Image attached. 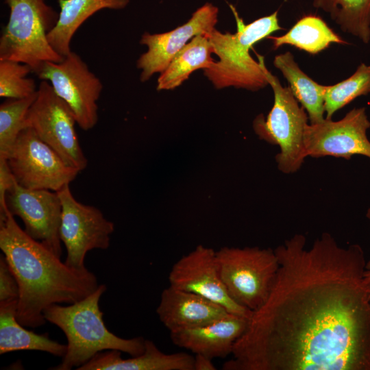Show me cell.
Here are the masks:
<instances>
[{"instance_id":"obj_1","label":"cell","mask_w":370,"mask_h":370,"mask_svg":"<svg viewBox=\"0 0 370 370\" xmlns=\"http://www.w3.org/2000/svg\"><path fill=\"white\" fill-rule=\"evenodd\" d=\"M295 234L275 249L279 267L224 370H370V282L358 245Z\"/></svg>"},{"instance_id":"obj_2","label":"cell","mask_w":370,"mask_h":370,"mask_svg":"<svg viewBox=\"0 0 370 370\" xmlns=\"http://www.w3.org/2000/svg\"><path fill=\"white\" fill-rule=\"evenodd\" d=\"M0 248L18 284L16 318L25 327L44 325L46 308L77 302L99 285L97 276L87 268L69 267L30 237L10 212L0 219Z\"/></svg>"},{"instance_id":"obj_3","label":"cell","mask_w":370,"mask_h":370,"mask_svg":"<svg viewBox=\"0 0 370 370\" xmlns=\"http://www.w3.org/2000/svg\"><path fill=\"white\" fill-rule=\"evenodd\" d=\"M106 289L105 284H100L77 302L68 306L53 304L44 310L46 321L61 329L67 339L66 354L59 365L50 369H77L97 353L106 350H119L131 356L144 352V338H123L106 326L99 304Z\"/></svg>"},{"instance_id":"obj_4","label":"cell","mask_w":370,"mask_h":370,"mask_svg":"<svg viewBox=\"0 0 370 370\" xmlns=\"http://www.w3.org/2000/svg\"><path fill=\"white\" fill-rule=\"evenodd\" d=\"M230 6L237 31L222 33L214 28L206 34L219 60L204 70V75L218 89L232 86L259 90L269 84L259 62L251 57L249 51L256 42L283 29L279 24L278 11L245 24L235 8Z\"/></svg>"},{"instance_id":"obj_5","label":"cell","mask_w":370,"mask_h":370,"mask_svg":"<svg viewBox=\"0 0 370 370\" xmlns=\"http://www.w3.org/2000/svg\"><path fill=\"white\" fill-rule=\"evenodd\" d=\"M10 8L7 25L0 37V60L29 65L36 74L47 62H60L58 53L47 40L59 14L45 0H5Z\"/></svg>"},{"instance_id":"obj_6","label":"cell","mask_w":370,"mask_h":370,"mask_svg":"<svg viewBox=\"0 0 370 370\" xmlns=\"http://www.w3.org/2000/svg\"><path fill=\"white\" fill-rule=\"evenodd\" d=\"M257 57L272 88L274 101L267 118L259 114L253 127L260 138L280 147V152L275 156L278 169L286 174L293 173L301 168L307 157L304 135L308 116L305 109L299 106L290 88L284 87L267 69L264 57L259 54Z\"/></svg>"},{"instance_id":"obj_7","label":"cell","mask_w":370,"mask_h":370,"mask_svg":"<svg viewBox=\"0 0 370 370\" xmlns=\"http://www.w3.org/2000/svg\"><path fill=\"white\" fill-rule=\"evenodd\" d=\"M221 279L230 297L252 312L268 299L279 264L274 249L224 247L216 251Z\"/></svg>"},{"instance_id":"obj_8","label":"cell","mask_w":370,"mask_h":370,"mask_svg":"<svg viewBox=\"0 0 370 370\" xmlns=\"http://www.w3.org/2000/svg\"><path fill=\"white\" fill-rule=\"evenodd\" d=\"M25 123L26 127L33 129L68 165L79 171L86 169L88 161L75 131L74 114L49 82L42 80L40 83Z\"/></svg>"},{"instance_id":"obj_9","label":"cell","mask_w":370,"mask_h":370,"mask_svg":"<svg viewBox=\"0 0 370 370\" xmlns=\"http://www.w3.org/2000/svg\"><path fill=\"white\" fill-rule=\"evenodd\" d=\"M7 162L17 184L29 189L58 192L80 172L68 165L31 127L19 134Z\"/></svg>"},{"instance_id":"obj_10","label":"cell","mask_w":370,"mask_h":370,"mask_svg":"<svg viewBox=\"0 0 370 370\" xmlns=\"http://www.w3.org/2000/svg\"><path fill=\"white\" fill-rule=\"evenodd\" d=\"M36 75L50 83L57 95L70 107L77 124L83 130L96 125L97 102L103 84L77 53L71 51L60 62H45Z\"/></svg>"},{"instance_id":"obj_11","label":"cell","mask_w":370,"mask_h":370,"mask_svg":"<svg viewBox=\"0 0 370 370\" xmlns=\"http://www.w3.org/2000/svg\"><path fill=\"white\" fill-rule=\"evenodd\" d=\"M57 193L62 202L59 234L66 249L64 262L73 269H84L89 251L109 247L114 225L97 208L78 201L69 184Z\"/></svg>"},{"instance_id":"obj_12","label":"cell","mask_w":370,"mask_h":370,"mask_svg":"<svg viewBox=\"0 0 370 370\" xmlns=\"http://www.w3.org/2000/svg\"><path fill=\"white\" fill-rule=\"evenodd\" d=\"M370 127L365 108H354L339 121L325 119L306 127L304 143L306 156H333L349 160L354 155L370 158Z\"/></svg>"},{"instance_id":"obj_13","label":"cell","mask_w":370,"mask_h":370,"mask_svg":"<svg viewBox=\"0 0 370 370\" xmlns=\"http://www.w3.org/2000/svg\"><path fill=\"white\" fill-rule=\"evenodd\" d=\"M6 204L11 214L21 219L30 237L61 257L62 202L57 192L29 189L15 182L7 193Z\"/></svg>"},{"instance_id":"obj_14","label":"cell","mask_w":370,"mask_h":370,"mask_svg":"<svg viewBox=\"0 0 370 370\" xmlns=\"http://www.w3.org/2000/svg\"><path fill=\"white\" fill-rule=\"evenodd\" d=\"M169 286L211 300L230 313L249 319L252 311L238 304L229 295L221 279L216 251L204 245L180 258L169 274Z\"/></svg>"},{"instance_id":"obj_15","label":"cell","mask_w":370,"mask_h":370,"mask_svg":"<svg viewBox=\"0 0 370 370\" xmlns=\"http://www.w3.org/2000/svg\"><path fill=\"white\" fill-rule=\"evenodd\" d=\"M219 9L210 3L199 8L190 18L175 29L161 34L145 32L140 40L147 51L137 60L141 70L140 80L146 82L156 73H162L175 56L199 34H206L215 28Z\"/></svg>"},{"instance_id":"obj_16","label":"cell","mask_w":370,"mask_h":370,"mask_svg":"<svg viewBox=\"0 0 370 370\" xmlns=\"http://www.w3.org/2000/svg\"><path fill=\"white\" fill-rule=\"evenodd\" d=\"M156 313L170 333L199 327L231 314L201 295L171 286L162 291Z\"/></svg>"},{"instance_id":"obj_17","label":"cell","mask_w":370,"mask_h":370,"mask_svg":"<svg viewBox=\"0 0 370 370\" xmlns=\"http://www.w3.org/2000/svg\"><path fill=\"white\" fill-rule=\"evenodd\" d=\"M249 319L230 314L210 323L171 332L176 346L212 359L232 354L234 345L247 329Z\"/></svg>"},{"instance_id":"obj_18","label":"cell","mask_w":370,"mask_h":370,"mask_svg":"<svg viewBox=\"0 0 370 370\" xmlns=\"http://www.w3.org/2000/svg\"><path fill=\"white\" fill-rule=\"evenodd\" d=\"M194 356L186 352L166 354L150 340L145 339L144 352L123 359L121 352L97 353L78 370H194Z\"/></svg>"},{"instance_id":"obj_19","label":"cell","mask_w":370,"mask_h":370,"mask_svg":"<svg viewBox=\"0 0 370 370\" xmlns=\"http://www.w3.org/2000/svg\"><path fill=\"white\" fill-rule=\"evenodd\" d=\"M60 7L58 21L48 33L51 47L63 57L71 51V42L78 28L90 16L103 9L125 8L130 0H58Z\"/></svg>"},{"instance_id":"obj_20","label":"cell","mask_w":370,"mask_h":370,"mask_svg":"<svg viewBox=\"0 0 370 370\" xmlns=\"http://www.w3.org/2000/svg\"><path fill=\"white\" fill-rule=\"evenodd\" d=\"M18 300L0 303V354L34 350L64 357L67 346L51 340L47 333L36 334L26 330L16 318Z\"/></svg>"},{"instance_id":"obj_21","label":"cell","mask_w":370,"mask_h":370,"mask_svg":"<svg viewBox=\"0 0 370 370\" xmlns=\"http://www.w3.org/2000/svg\"><path fill=\"white\" fill-rule=\"evenodd\" d=\"M273 65L286 79L294 97L307 112L310 123L323 121L325 119L324 85L308 77L299 68L289 51L275 56Z\"/></svg>"},{"instance_id":"obj_22","label":"cell","mask_w":370,"mask_h":370,"mask_svg":"<svg viewBox=\"0 0 370 370\" xmlns=\"http://www.w3.org/2000/svg\"><path fill=\"white\" fill-rule=\"evenodd\" d=\"M213 49L206 34L193 38L173 58L158 79V90H172L188 79L195 71L209 68L214 60Z\"/></svg>"},{"instance_id":"obj_23","label":"cell","mask_w":370,"mask_h":370,"mask_svg":"<svg viewBox=\"0 0 370 370\" xmlns=\"http://www.w3.org/2000/svg\"><path fill=\"white\" fill-rule=\"evenodd\" d=\"M268 38L275 49L290 45L312 55L323 51L332 43L347 44L321 17L312 14L301 17L284 35Z\"/></svg>"},{"instance_id":"obj_24","label":"cell","mask_w":370,"mask_h":370,"mask_svg":"<svg viewBox=\"0 0 370 370\" xmlns=\"http://www.w3.org/2000/svg\"><path fill=\"white\" fill-rule=\"evenodd\" d=\"M312 5L328 13L344 32L370 41V0H313Z\"/></svg>"},{"instance_id":"obj_25","label":"cell","mask_w":370,"mask_h":370,"mask_svg":"<svg viewBox=\"0 0 370 370\" xmlns=\"http://www.w3.org/2000/svg\"><path fill=\"white\" fill-rule=\"evenodd\" d=\"M370 92V65L361 63L349 77L333 85H324L325 119H332L334 114L356 98Z\"/></svg>"},{"instance_id":"obj_26","label":"cell","mask_w":370,"mask_h":370,"mask_svg":"<svg viewBox=\"0 0 370 370\" xmlns=\"http://www.w3.org/2000/svg\"><path fill=\"white\" fill-rule=\"evenodd\" d=\"M37 93L23 99H7L1 104L0 159L7 160L19 134L27 127V114Z\"/></svg>"},{"instance_id":"obj_27","label":"cell","mask_w":370,"mask_h":370,"mask_svg":"<svg viewBox=\"0 0 370 370\" xmlns=\"http://www.w3.org/2000/svg\"><path fill=\"white\" fill-rule=\"evenodd\" d=\"M32 71L24 63L9 60H0V97L23 99L37 92L34 79L27 76Z\"/></svg>"},{"instance_id":"obj_28","label":"cell","mask_w":370,"mask_h":370,"mask_svg":"<svg viewBox=\"0 0 370 370\" xmlns=\"http://www.w3.org/2000/svg\"><path fill=\"white\" fill-rule=\"evenodd\" d=\"M19 288L9 264L3 255L0 256V303L18 300Z\"/></svg>"},{"instance_id":"obj_29","label":"cell","mask_w":370,"mask_h":370,"mask_svg":"<svg viewBox=\"0 0 370 370\" xmlns=\"http://www.w3.org/2000/svg\"><path fill=\"white\" fill-rule=\"evenodd\" d=\"M15 182L7 160L0 159V219L9 212L6 204V195Z\"/></svg>"},{"instance_id":"obj_30","label":"cell","mask_w":370,"mask_h":370,"mask_svg":"<svg viewBox=\"0 0 370 370\" xmlns=\"http://www.w3.org/2000/svg\"><path fill=\"white\" fill-rule=\"evenodd\" d=\"M194 370H215V365L212 362V359L202 355L195 354L193 361Z\"/></svg>"},{"instance_id":"obj_31","label":"cell","mask_w":370,"mask_h":370,"mask_svg":"<svg viewBox=\"0 0 370 370\" xmlns=\"http://www.w3.org/2000/svg\"><path fill=\"white\" fill-rule=\"evenodd\" d=\"M367 217L370 220V208L367 212ZM366 269H370V258L366 263Z\"/></svg>"},{"instance_id":"obj_32","label":"cell","mask_w":370,"mask_h":370,"mask_svg":"<svg viewBox=\"0 0 370 370\" xmlns=\"http://www.w3.org/2000/svg\"><path fill=\"white\" fill-rule=\"evenodd\" d=\"M365 277L367 281L370 282V269L365 270Z\"/></svg>"}]
</instances>
